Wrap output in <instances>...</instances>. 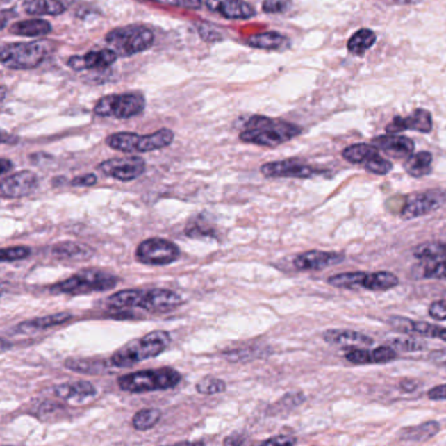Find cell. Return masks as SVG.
<instances>
[{"label":"cell","mask_w":446,"mask_h":446,"mask_svg":"<svg viewBox=\"0 0 446 446\" xmlns=\"http://www.w3.org/2000/svg\"><path fill=\"white\" fill-rule=\"evenodd\" d=\"M300 134L302 129L297 124L265 115H251L242 119V131L238 138L244 143L274 148L290 142Z\"/></svg>","instance_id":"cell-1"},{"label":"cell","mask_w":446,"mask_h":446,"mask_svg":"<svg viewBox=\"0 0 446 446\" xmlns=\"http://www.w3.org/2000/svg\"><path fill=\"white\" fill-rule=\"evenodd\" d=\"M182 302L177 292L164 288L119 290L108 299V305L113 309L139 308L147 312H170Z\"/></svg>","instance_id":"cell-2"},{"label":"cell","mask_w":446,"mask_h":446,"mask_svg":"<svg viewBox=\"0 0 446 446\" xmlns=\"http://www.w3.org/2000/svg\"><path fill=\"white\" fill-rule=\"evenodd\" d=\"M170 340L172 338L167 331H152L114 352L110 357L112 365L115 368H129L144 360L154 358L167 349Z\"/></svg>","instance_id":"cell-3"},{"label":"cell","mask_w":446,"mask_h":446,"mask_svg":"<svg viewBox=\"0 0 446 446\" xmlns=\"http://www.w3.org/2000/svg\"><path fill=\"white\" fill-rule=\"evenodd\" d=\"M182 376L176 369H145L134 373H129L118 379L119 389L127 393H149V391L167 390L179 385Z\"/></svg>","instance_id":"cell-4"},{"label":"cell","mask_w":446,"mask_h":446,"mask_svg":"<svg viewBox=\"0 0 446 446\" xmlns=\"http://www.w3.org/2000/svg\"><path fill=\"white\" fill-rule=\"evenodd\" d=\"M118 283H119V278L110 272L94 270V268H85L74 274L68 279L51 286L50 290L54 293L76 296V295H85L90 292L113 290L118 286Z\"/></svg>","instance_id":"cell-5"},{"label":"cell","mask_w":446,"mask_h":446,"mask_svg":"<svg viewBox=\"0 0 446 446\" xmlns=\"http://www.w3.org/2000/svg\"><path fill=\"white\" fill-rule=\"evenodd\" d=\"M174 133L170 129H160L152 134L139 135L135 133H115L109 135L106 144L112 149L124 154H144L167 148L173 143Z\"/></svg>","instance_id":"cell-6"},{"label":"cell","mask_w":446,"mask_h":446,"mask_svg":"<svg viewBox=\"0 0 446 446\" xmlns=\"http://www.w3.org/2000/svg\"><path fill=\"white\" fill-rule=\"evenodd\" d=\"M53 50L49 41L15 42L1 46V63L11 69H32L38 67Z\"/></svg>","instance_id":"cell-7"},{"label":"cell","mask_w":446,"mask_h":446,"mask_svg":"<svg viewBox=\"0 0 446 446\" xmlns=\"http://www.w3.org/2000/svg\"><path fill=\"white\" fill-rule=\"evenodd\" d=\"M106 44L118 56H131L151 49L155 34L144 25H126L110 31L105 37Z\"/></svg>","instance_id":"cell-8"},{"label":"cell","mask_w":446,"mask_h":446,"mask_svg":"<svg viewBox=\"0 0 446 446\" xmlns=\"http://www.w3.org/2000/svg\"><path fill=\"white\" fill-rule=\"evenodd\" d=\"M145 99L142 93L108 94L96 102L93 113L99 117L129 119L144 112Z\"/></svg>","instance_id":"cell-9"},{"label":"cell","mask_w":446,"mask_h":446,"mask_svg":"<svg viewBox=\"0 0 446 446\" xmlns=\"http://www.w3.org/2000/svg\"><path fill=\"white\" fill-rule=\"evenodd\" d=\"M136 259L148 266H167L176 262L181 256V250L174 242L161 237L144 240L136 247Z\"/></svg>","instance_id":"cell-10"},{"label":"cell","mask_w":446,"mask_h":446,"mask_svg":"<svg viewBox=\"0 0 446 446\" xmlns=\"http://www.w3.org/2000/svg\"><path fill=\"white\" fill-rule=\"evenodd\" d=\"M446 203L445 190H427L408 195L401 208V217L411 220L438 210Z\"/></svg>","instance_id":"cell-11"},{"label":"cell","mask_w":446,"mask_h":446,"mask_svg":"<svg viewBox=\"0 0 446 446\" xmlns=\"http://www.w3.org/2000/svg\"><path fill=\"white\" fill-rule=\"evenodd\" d=\"M144 158L139 156L115 157L106 161H102L97 169L108 177L130 182L139 179L145 172Z\"/></svg>","instance_id":"cell-12"},{"label":"cell","mask_w":446,"mask_h":446,"mask_svg":"<svg viewBox=\"0 0 446 446\" xmlns=\"http://www.w3.org/2000/svg\"><path fill=\"white\" fill-rule=\"evenodd\" d=\"M261 173L268 179H312L320 174V170L299 160L288 158L263 164L261 167Z\"/></svg>","instance_id":"cell-13"},{"label":"cell","mask_w":446,"mask_h":446,"mask_svg":"<svg viewBox=\"0 0 446 446\" xmlns=\"http://www.w3.org/2000/svg\"><path fill=\"white\" fill-rule=\"evenodd\" d=\"M38 188V177L31 170L11 174L1 181L0 194L3 198H23Z\"/></svg>","instance_id":"cell-14"},{"label":"cell","mask_w":446,"mask_h":446,"mask_svg":"<svg viewBox=\"0 0 446 446\" xmlns=\"http://www.w3.org/2000/svg\"><path fill=\"white\" fill-rule=\"evenodd\" d=\"M433 129L432 114L425 109H416L408 117L402 118L395 117L388 126V134H398L402 131H419L423 134H429Z\"/></svg>","instance_id":"cell-15"},{"label":"cell","mask_w":446,"mask_h":446,"mask_svg":"<svg viewBox=\"0 0 446 446\" xmlns=\"http://www.w3.org/2000/svg\"><path fill=\"white\" fill-rule=\"evenodd\" d=\"M117 53L110 47L102 50H93L84 56H74L68 58L67 66L74 71H90L105 69L110 67L117 60Z\"/></svg>","instance_id":"cell-16"},{"label":"cell","mask_w":446,"mask_h":446,"mask_svg":"<svg viewBox=\"0 0 446 446\" xmlns=\"http://www.w3.org/2000/svg\"><path fill=\"white\" fill-rule=\"evenodd\" d=\"M345 261V256L335 251L311 250L299 254L293 259V266L299 271H318L330 266H335Z\"/></svg>","instance_id":"cell-17"},{"label":"cell","mask_w":446,"mask_h":446,"mask_svg":"<svg viewBox=\"0 0 446 446\" xmlns=\"http://www.w3.org/2000/svg\"><path fill=\"white\" fill-rule=\"evenodd\" d=\"M210 11L228 20H247L256 16V10L245 0H204Z\"/></svg>","instance_id":"cell-18"},{"label":"cell","mask_w":446,"mask_h":446,"mask_svg":"<svg viewBox=\"0 0 446 446\" xmlns=\"http://www.w3.org/2000/svg\"><path fill=\"white\" fill-rule=\"evenodd\" d=\"M372 144L376 145L379 151L395 158H408L415 151V143L410 138L402 135H381L373 139Z\"/></svg>","instance_id":"cell-19"},{"label":"cell","mask_w":446,"mask_h":446,"mask_svg":"<svg viewBox=\"0 0 446 446\" xmlns=\"http://www.w3.org/2000/svg\"><path fill=\"white\" fill-rule=\"evenodd\" d=\"M71 318H72L71 313H56V314H50V315H45V317H38V318L16 324L12 329V333L13 334H32V333H37V331H44L47 329L59 326V324H66Z\"/></svg>","instance_id":"cell-20"},{"label":"cell","mask_w":446,"mask_h":446,"mask_svg":"<svg viewBox=\"0 0 446 446\" xmlns=\"http://www.w3.org/2000/svg\"><path fill=\"white\" fill-rule=\"evenodd\" d=\"M58 398L72 403H83L96 395V388L88 381H75L60 383L54 388Z\"/></svg>","instance_id":"cell-21"},{"label":"cell","mask_w":446,"mask_h":446,"mask_svg":"<svg viewBox=\"0 0 446 446\" xmlns=\"http://www.w3.org/2000/svg\"><path fill=\"white\" fill-rule=\"evenodd\" d=\"M322 338L330 345L342 347H370L374 343L368 335L352 330H326Z\"/></svg>","instance_id":"cell-22"},{"label":"cell","mask_w":446,"mask_h":446,"mask_svg":"<svg viewBox=\"0 0 446 446\" xmlns=\"http://www.w3.org/2000/svg\"><path fill=\"white\" fill-rule=\"evenodd\" d=\"M71 0H24V11L32 16H58L67 11Z\"/></svg>","instance_id":"cell-23"},{"label":"cell","mask_w":446,"mask_h":446,"mask_svg":"<svg viewBox=\"0 0 446 446\" xmlns=\"http://www.w3.org/2000/svg\"><path fill=\"white\" fill-rule=\"evenodd\" d=\"M51 254L59 259L88 261L94 256V250L90 245L81 242L62 241L51 247Z\"/></svg>","instance_id":"cell-24"},{"label":"cell","mask_w":446,"mask_h":446,"mask_svg":"<svg viewBox=\"0 0 446 446\" xmlns=\"http://www.w3.org/2000/svg\"><path fill=\"white\" fill-rule=\"evenodd\" d=\"M246 44L250 47L268 51H283L290 47V40L278 33V32H265V33L253 34L246 40Z\"/></svg>","instance_id":"cell-25"},{"label":"cell","mask_w":446,"mask_h":446,"mask_svg":"<svg viewBox=\"0 0 446 446\" xmlns=\"http://www.w3.org/2000/svg\"><path fill=\"white\" fill-rule=\"evenodd\" d=\"M440 432V424L437 422H425L415 427L403 428L399 432V438L403 441L411 443H423L432 437H435Z\"/></svg>","instance_id":"cell-26"},{"label":"cell","mask_w":446,"mask_h":446,"mask_svg":"<svg viewBox=\"0 0 446 446\" xmlns=\"http://www.w3.org/2000/svg\"><path fill=\"white\" fill-rule=\"evenodd\" d=\"M51 25L49 22L42 20V19H31V20H24L11 25L10 31L12 34L16 35H24V37H40V35H46L51 32Z\"/></svg>","instance_id":"cell-27"},{"label":"cell","mask_w":446,"mask_h":446,"mask_svg":"<svg viewBox=\"0 0 446 446\" xmlns=\"http://www.w3.org/2000/svg\"><path fill=\"white\" fill-rule=\"evenodd\" d=\"M110 364L112 361L96 360V358H68L65 363V367L79 373L101 374L109 369Z\"/></svg>","instance_id":"cell-28"},{"label":"cell","mask_w":446,"mask_h":446,"mask_svg":"<svg viewBox=\"0 0 446 446\" xmlns=\"http://www.w3.org/2000/svg\"><path fill=\"white\" fill-rule=\"evenodd\" d=\"M432 161H433L432 154L427 152V151H422L415 155L413 154L411 156L408 157L404 164V167L410 176L420 179V177L428 176L431 173Z\"/></svg>","instance_id":"cell-29"},{"label":"cell","mask_w":446,"mask_h":446,"mask_svg":"<svg viewBox=\"0 0 446 446\" xmlns=\"http://www.w3.org/2000/svg\"><path fill=\"white\" fill-rule=\"evenodd\" d=\"M399 284V279L397 275L389 271H379V272H370L367 274L364 280V288L368 290H389L395 288Z\"/></svg>","instance_id":"cell-30"},{"label":"cell","mask_w":446,"mask_h":446,"mask_svg":"<svg viewBox=\"0 0 446 446\" xmlns=\"http://www.w3.org/2000/svg\"><path fill=\"white\" fill-rule=\"evenodd\" d=\"M376 33L370 29H360L354 34L347 44V50L352 56H363L372 46L376 44Z\"/></svg>","instance_id":"cell-31"},{"label":"cell","mask_w":446,"mask_h":446,"mask_svg":"<svg viewBox=\"0 0 446 446\" xmlns=\"http://www.w3.org/2000/svg\"><path fill=\"white\" fill-rule=\"evenodd\" d=\"M367 276V272H343V274H336L329 278V284L333 286L335 288L340 290H360L364 288V280Z\"/></svg>","instance_id":"cell-32"},{"label":"cell","mask_w":446,"mask_h":446,"mask_svg":"<svg viewBox=\"0 0 446 446\" xmlns=\"http://www.w3.org/2000/svg\"><path fill=\"white\" fill-rule=\"evenodd\" d=\"M379 148L374 144H367V143H357V144L349 145L343 151V158L351 163V164H365L369 158L379 154Z\"/></svg>","instance_id":"cell-33"},{"label":"cell","mask_w":446,"mask_h":446,"mask_svg":"<svg viewBox=\"0 0 446 446\" xmlns=\"http://www.w3.org/2000/svg\"><path fill=\"white\" fill-rule=\"evenodd\" d=\"M413 256L422 261L437 262L446 259V244L444 242H424L413 249Z\"/></svg>","instance_id":"cell-34"},{"label":"cell","mask_w":446,"mask_h":446,"mask_svg":"<svg viewBox=\"0 0 446 446\" xmlns=\"http://www.w3.org/2000/svg\"><path fill=\"white\" fill-rule=\"evenodd\" d=\"M161 419V411L157 408H143L135 413L133 427L136 431H148L154 428Z\"/></svg>","instance_id":"cell-35"},{"label":"cell","mask_w":446,"mask_h":446,"mask_svg":"<svg viewBox=\"0 0 446 446\" xmlns=\"http://www.w3.org/2000/svg\"><path fill=\"white\" fill-rule=\"evenodd\" d=\"M195 389L203 395H215L226 390V385L223 379L206 377L197 383Z\"/></svg>","instance_id":"cell-36"},{"label":"cell","mask_w":446,"mask_h":446,"mask_svg":"<svg viewBox=\"0 0 446 446\" xmlns=\"http://www.w3.org/2000/svg\"><path fill=\"white\" fill-rule=\"evenodd\" d=\"M365 169L373 173V174H377V176H386L388 173H390L391 169H393V164H391L389 160L383 158L379 154H376L374 156L370 157L368 161L364 164Z\"/></svg>","instance_id":"cell-37"},{"label":"cell","mask_w":446,"mask_h":446,"mask_svg":"<svg viewBox=\"0 0 446 446\" xmlns=\"http://www.w3.org/2000/svg\"><path fill=\"white\" fill-rule=\"evenodd\" d=\"M32 254V250L28 246H12V247H3L0 251L1 262H16L26 259Z\"/></svg>","instance_id":"cell-38"},{"label":"cell","mask_w":446,"mask_h":446,"mask_svg":"<svg viewBox=\"0 0 446 446\" xmlns=\"http://www.w3.org/2000/svg\"><path fill=\"white\" fill-rule=\"evenodd\" d=\"M395 351H403V352H418L427 348V345L423 342H419L416 339H403L397 338L390 340V345Z\"/></svg>","instance_id":"cell-39"},{"label":"cell","mask_w":446,"mask_h":446,"mask_svg":"<svg viewBox=\"0 0 446 446\" xmlns=\"http://www.w3.org/2000/svg\"><path fill=\"white\" fill-rule=\"evenodd\" d=\"M345 357L349 363L356 364V365H365V364H373L372 360V351H367V349H361V348H355L352 347L351 349H348Z\"/></svg>","instance_id":"cell-40"},{"label":"cell","mask_w":446,"mask_h":446,"mask_svg":"<svg viewBox=\"0 0 446 446\" xmlns=\"http://www.w3.org/2000/svg\"><path fill=\"white\" fill-rule=\"evenodd\" d=\"M397 351L391 346H381L372 351L373 364H385L397 358Z\"/></svg>","instance_id":"cell-41"},{"label":"cell","mask_w":446,"mask_h":446,"mask_svg":"<svg viewBox=\"0 0 446 446\" xmlns=\"http://www.w3.org/2000/svg\"><path fill=\"white\" fill-rule=\"evenodd\" d=\"M423 276L427 279H446V259L431 262L424 270Z\"/></svg>","instance_id":"cell-42"},{"label":"cell","mask_w":446,"mask_h":446,"mask_svg":"<svg viewBox=\"0 0 446 446\" xmlns=\"http://www.w3.org/2000/svg\"><path fill=\"white\" fill-rule=\"evenodd\" d=\"M142 1H154L170 7H179L185 10H199L203 6V0H142Z\"/></svg>","instance_id":"cell-43"},{"label":"cell","mask_w":446,"mask_h":446,"mask_svg":"<svg viewBox=\"0 0 446 446\" xmlns=\"http://www.w3.org/2000/svg\"><path fill=\"white\" fill-rule=\"evenodd\" d=\"M292 6V0H265L262 4V10L266 13H284L288 11Z\"/></svg>","instance_id":"cell-44"},{"label":"cell","mask_w":446,"mask_h":446,"mask_svg":"<svg viewBox=\"0 0 446 446\" xmlns=\"http://www.w3.org/2000/svg\"><path fill=\"white\" fill-rule=\"evenodd\" d=\"M195 28L198 31V33L201 34V38L207 42H216V41H220L223 40L222 34L219 31H216L215 28H212L211 25H207L204 23H197L195 24Z\"/></svg>","instance_id":"cell-45"},{"label":"cell","mask_w":446,"mask_h":446,"mask_svg":"<svg viewBox=\"0 0 446 446\" xmlns=\"http://www.w3.org/2000/svg\"><path fill=\"white\" fill-rule=\"evenodd\" d=\"M428 314L435 321H446V300L432 302L428 309Z\"/></svg>","instance_id":"cell-46"},{"label":"cell","mask_w":446,"mask_h":446,"mask_svg":"<svg viewBox=\"0 0 446 446\" xmlns=\"http://www.w3.org/2000/svg\"><path fill=\"white\" fill-rule=\"evenodd\" d=\"M97 183V176L94 173H87L78 176L71 181V185L75 188H90Z\"/></svg>","instance_id":"cell-47"},{"label":"cell","mask_w":446,"mask_h":446,"mask_svg":"<svg viewBox=\"0 0 446 446\" xmlns=\"http://www.w3.org/2000/svg\"><path fill=\"white\" fill-rule=\"evenodd\" d=\"M297 443V440L295 437H290V436H275L272 438H268L266 441H263V444L266 445H295Z\"/></svg>","instance_id":"cell-48"},{"label":"cell","mask_w":446,"mask_h":446,"mask_svg":"<svg viewBox=\"0 0 446 446\" xmlns=\"http://www.w3.org/2000/svg\"><path fill=\"white\" fill-rule=\"evenodd\" d=\"M431 401H446V385H438L428 391Z\"/></svg>","instance_id":"cell-49"},{"label":"cell","mask_w":446,"mask_h":446,"mask_svg":"<svg viewBox=\"0 0 446 446\" xmlns=\"http://www.w3.org/2000/svg\"><path fill=\"white\" fill-rule=\"evenodd\" d=\"M12 167H13V164H12V161H10L8 158H1L0 160V173L4 176V174H7L10 170H11Z\"/></svg>","instance_id":"cell-50"},{"label":"cell","mask_w":446,"mask_h":446,"mask_svg":"<svg viewBox=\"0 0 446 446\" xmlns=\"http://www.w3.org/2000/svg\"><path fill=\"white\" fill-rule=\"evenodd\" d=\"M236 436H229L228 438L224 440V444L225 445H241L245 443V440L241 437V436H237V438H235Z\"/></svg>","instance_id":"cell-51"},{"label":"cell","mask_w":446,"mask_h":446,"mask_svg":"<svg viewBox=\"0 0 446 446\" xmlns=\"http://www.w3.org/2000/svg\"><path fill=\"white\" fill-rule=\"evenodd\" d=\"M422 0H395L397 4L399 6H408V4H416V3H420Z\"/></svg>","instance_id":"cell-52"}]
</instances>
